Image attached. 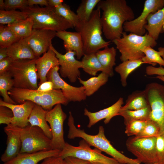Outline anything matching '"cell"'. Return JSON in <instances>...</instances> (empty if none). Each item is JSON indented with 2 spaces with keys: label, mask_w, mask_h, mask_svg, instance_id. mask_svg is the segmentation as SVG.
Segmentation results:
<instances>
[{
  "label": "cell",
  "mask_w": 164,
  "mask_h": 164,
  "mask_svg": "<svg viewBox=\"0 0 164 164\" xmlns=\"http://www.w3.org/2000/svg\"><path fill=\"white\" fill-rule=\"evenodd\" d=\"M56 36L63 40L67 52H73L78 60L84 56L83 43L80 32L62 31L56 32Z\"/></svg>",
  "instance_id": "cell-20"
},
{
  "label": "cell",
  "mask_w": 164,
  "mask_h": 164,
  "mask_svg": "<svg viewBox=\"0 0 164 164\" xmlns=\"http://www.w3.org/2000/svg\"><path fill=\"white\" fill-rule=\"evenodd\" d=\"M100 1V0L81 1L76 11V14L79 21V26L85 23L89 20L94 10V8Z\"/></svg>",
  "instance_id": "cell-30"
},
{
  "label": "cell",
  "mask_w": 164,
  "mask_h": 164,
  "mask_svg": "<svg viewBox=\"0 0 164 164\" xmlns=\"http://www.w3.org/2000/svg\"><path fill=\"white\" fill-rule=\"evenodd\" d=\"M67 124L69 127L67 137L70 139L76 137L82 138L90 146L94 147L111 156L121 164H138L137 159L128 158L116 149L107 139L102 126L99 127L98 132L95 135L86 133L84 130L77 128L74 124V118L71 111L69 112Z\"/></svg>",
  "instance_id": "cell-2"
},
{
  "label": "cell",
  "mask_w": 164,
  "mask_h": 164,
  "mask_svg": "<svg viewBox=\"0 0 164 164\" xmlns=\"http://www.w3.org/2000/svg\"><path fill=\"white\" fill-rule=\"evenodd\" d=\"M145 73L148 75H157L164 76V68L160 66L157 67L149 66L145 68Z\"/></svg>",
  "instance_id": "cell-44"
},
{
  "label": "cell",
  "mask_w": 164,
  "mask_h": 164,
  "mask_svg": "<svg viewBox=\"0 0 164 164\" xmlns=\"http://www.w3.org/2000/svg\"><path fill=\"white\" fill-rule=\"evenodd\" d=\"M158 50L160 55L164 60V47H159Z\"/></svg>",
  "instance_id": "cell-52"
},
{
  "label": "cell",
  "mask_w": 164,
  "mask_h": 164,
  "mask_svg": "<svg viewBox=\"0 0 164 164\" xmlns=\"http://www.w3.org/2000/svg\"><path fill=\"white\" fill-rule=\"evenodd\" d=\"M29 6H32L34 5H39L41 6H48V0H28Z\"/></svg>",
  "instance_id": "cell-49"
},
{
  "label": "cell",
  "mask_w": 164,
  "mask_h": 164,
  "mask_svg": "<svg viewBox=\"0 0 164 164\" xmlns=\"http://www.w3.org/2000/svg\"><path fill=\"white\" fill-rule=\"evenodd\" d=\"M59 66L51 69L47 75V80L53 82V89L60 90L69 102H80L87 98L84 87H76L71 85L64 80L59 75Z\"/></svg>",
  "instance_id": "cell-13"
},
{
  "label": "cell",
  "mask_w": 164,
  "mask_h": 164,
  "mask_svg": "<svg viewBox=\"0 0 164 164\" xmlns=\"http://www.w3.org/2000/svg\"><path fill=\"white\" fill-rule=\"evenodd\" d=\"M150 112L151 108L149 105L144 108L139 110L119 111L118 115L123 117L124 124L126 125L133 121L149 119Z\"/></svg>",
  "instance_id": "cell-32"
},
{
  "label": "cell",
  "mask_w": 164,
  "mask_h": 164,
  "mask_svg": "<svg viewBox=\"0 0 164 164\" xmlns=\"http://www.w3.org/2000/svg\"><path fill=\"white\" fill-rule=\"evenodd\" d=\"M97 6L102 11L101 17L102 32L111 42L122 36L125 22L135 19L133 11L125 0H100Z\"/></svg>",
  "instance_id": "cell-1"
},
{
  "label": "cell",
  "mask_w": 164,
  "mask_h": 164,
  "mask_svg": "<svg viewBox=\"0 0 164 164\" xmlns=\"http://www.w3.org/2000/svg\"><path fill=\"white\" fill-rule=\"evenodd\" d=\"M8 56L7 48L0 47V61Z\"/></svg>",
  "instance_id": "cell-51"
},
{
  "label": "cell",
  "mask_w": 164,
  "mask_h": 164,
  "mask_svg": "<svg viewBox=\"0 0 164 164\" xmlns=\"http://www.w3.org/2000/svg\"><path fill=\"white\" fill-rule=\"evenodd\" d=\"M156 78L164 82V76L158 75L156 76Z\"/></svg>",
  "instance_id": "cell-54"
},
{
  "label": "cell",
  "mask_w": 164,
  "mask_h": 164,
  "mask_svg": "<svg viewBox=\"0 0 164 164\" xmlns=\"http://www.w3.org/2000/svg\"><path fill=\"white\" fill-rule=\"evenodd\" d=\"M121 53L120 59L123 62L128 60H142L145 54L142 51L144 47H153L157 45L156 41L147 33L143 36L134 33L127 34L123 32L122 36L112 41Z\"/></svg>",
  "instance_id": "cell-5"
},
{
  "label": "cell",
  "mask_w": 164,
  "mask_h": 164,
  "mask_svg": "<svg viewBox=\"0 0 164 164\" xmlns=\"http://www.w3.org/2000/svg\"><path fill=\"white\" fill-rule=\"evenodd\" d=\"M0 10H4L5 9L4 1L3 0H0Z\"/></svg>",
  "instance_id": "cell-53"
},
{
  "label": "cell",
  "mask_w": 164,
  "mask_h": 164,
  "mask_svg": "<svg viewBox=\"0 0 164 164\" xmlns=\"http://www.w3.org/2000/svg\"><path fill=\"white\" fill-rule=\"evenodd\" d=\"M7 50L8 56L13 61L37 58L24 39H21L14 43Z\"/></svg>",
  "instance_id": "cell-23"
},
{
  "label": "cell",
  "mask_w": 164,
  "mask_h": 164,
  "mask_svg": "<svg viewBox=\"0 0 164 164\" xmlns=\"http://www.w3.org/2000/svg\"><path fill=\"white\" fill-rule=\"evenodd\" d=\"M4 129L7 136V147L1 157V160L4 163L13 159L19 153L22 143L19 127L11 124L5 127Z\"/></svg>",
  "instance_id": "cell-17"
},
{
  "label": "cell",
  "mask_w": 164,
  "mask_h": 164,
  "mask_svg": "<svg viewBox=\"0 0 164 164\" xmlns=\"http://www.w3.org/2000/svg\"><path fill=\"white\" fill-rule=\"evenodd\" d=\"M64 159L67 164H91L88 161L72 156L67 157Z\"/></svg>",
  "instance_id": "cell-48"
},
{
  "label": "cell",
  "mask_w": 164,
  "mask_h": 164,
  "mask_svg": "<svg viewBox=\"0 0 164 164\" xmlns=\"http://www.w3.org/2000/svg\"><path fill=\"white\" fill-rule=\"evenodd\" d=\"M100 10H94L89 20L75 29L80 33L84 54L96 53L111 44V41L104 40L102 36Z\"/></svg>",
  "instance_id": "cell-4"
},
{
  "label": "cell",
  "mask_w": 164,
  "mask_h": 164,
  "mask_svg": "<svg viewBox=\"0 0 164 164\" xmlns=\"http://www.w3.org/2000/svg\"><path fill=\"white\" fill-rule=\"evenodd\" d=\"M149 105L144 90L137 91L128 96L125 104L122 106L120 111L139 110Z\"/></svg>",
  "instance_id": "cell-27"
},
{
  "label": "cell",
  "mask_w": 164,
  "mask_h": 164,
  "mask_svg": "<svg viewBox=\"0 0 164 164\" xmlns=\"http://www.w3.org/2000/svg\"><path fill=\"white\" fill-rule=\"evenodd\" d=\"M8 94L17 104H21L29 101L47 111L57 104L66 105L69 103L60 90L53 89L49 92H43L13 87Z\"/></svg>",
  "instance_id": "cell-3"
},
{
  "label": "cell",
  "mask_w": 164,
  "mask_h": 164,
  "mask_svg": "<svg viewBox=\"0 0 164 164\" xmlns=\"http://www.w3.org/2000/svg\"><path fill=\"white\" fill-rule=\"evenodd\" d=\"M156 137L135 138L133 136L127 140L126 146L141 163H156Z\"/></svg>",
  "instance_id": "cell-11"
},
{
  "label": "cell",
  "mask_w": 164,
  "mask_h": 164,
  "mask_svg": "<svg viewBox=\"0 0 164 164\" xmlns=\"http://www.w3.org/2000/svg\"><path fill=\"white\" fill-rule=\"evenodd\" d=\"M36 65L38 79L40 80L39 85L47 80V75L51 69L59 66L56 54L50 47L42 57L36 59Z\"/></svg>",
  "instance_id": "cell-21"
},
{
  "label": "cell",
  "mask_w": 164,
  "mask_h": 164,
  "mask_svg": "<svg viewBox=\"0 0 164 164\" xmlns=\"http://www.w3.org/2000/svg\"><path fill=\"white\" fill-rule=\"evenodd\" d=\"M22 146L19 153H29L52 149L51 139L43 130L30 124L19 128Z\"/></svg>",
  "instance_id": "cell-9"
},
{
  "label": "cell",
  "mask_w": 164,
  "mask_h": 164,
  "mask_svg": "<svg viewBox=\"0 0 164 164\" xmlns=\"http://www.w3.org/2000/svg\"><path fill=\"white\" fill-rule=\"evenodd\" d=\"M142 51L145 54L142 59L145 63H148L154 66L157 63L160 66H164V60L160 56L159 52L156 51L150 46L144 47Z\"/></svg>",
  "instance_id": "cell-38"
},
{
  "label": "cell",
  "mask_w": 164,
  "mask_h": 164,
  "mask_svg": "<svg viewBox=\"0 0 164 164\" xmlns=\"http://www.w3.org/2000/svg\"><path fill=\"white\" fill-rule=\"evenodd\" d=\"M56 12L71 24L75 29L79 25V21L76 13L71 10L70 6L65 3L55 8Z\"/></svg>",
  "instance_id": "cell-37"
},
{
  "label": "cell",
  "mask_w": 164,
  "mask_h": 164,
  "mask_svg": "<svg viewBox=\"0 0 164 164\" xmlns=\"http://www.w3.org/2000/svg\"><path fill=\"white\" fill-rule=\"evenodd\" d=\"M40 164H67L64 159L59 156L47 157L43 160Z\"/></svg>",
  "instance_id": "cell-45"
},
{
  "label": "cell",
  "mask_w": 164,
  "mask_h": 164,
  "mask_svg": "<svg viewBox=\"0 0 164 164\" xmlns=\"http://www.w3.org/2000/svg\"><path fill=\"white\" fill-rule=\"evenodd\" d=\"M156 163L164 164V136L162 135L157 137Z\"/></svg>",
  "instance_id": "cell-41"
},
{
  "label": "cell",
  "mask_w": 164,
  "mask_h": 164,
  "mask_svg": "<svg viewBox=\"0 0 164 164\" xmlns=\"http://www.w3.org/2000/svg\"><path fill=\"white\" fill-rule=\"evenodd\" d=\"M141 164H142L141 163ZM157 164L156 163H152V164Z\"/></svg>",
  "instance_id": "cell-57"
},
{
  "label": "cell",
  "mask_w": 164,
  "mask_h": 164,
  "mask_svg": "<svg viewBox=\"0 0 164 164\" xmlns=\"http://www.w3.org/2000/svg\"><path fill=\"white\" fill-rule=\"evenodd\" d=\"M164 24V7L156 12L151 13L147 19V23L145 26L148 34L155 40L159 34L163 32Z\"/></svg>",
  "instance_id": "cell-24"
},
{
  "label": "cell",
  "mask_w": 164,
  "mask_h": 164,
  "mask_svg": "<svg viewBox=\"0 0 164 164\" xmlns=\"http://www.w3.org/2000/svg\"><path fill=\"white\" fill-rule=\"evenodd\" d=\"M37 59L12 61L8 71L13 78V87L30 90L37 89L38 87V77L36 65Z\"/></svg>",
  "instance_id": "cell-7"
},
{
  "label": "cell",
  "mask_w": 164,
  "mask_h": 164,
  "mask_svg": "<svg viewBox=\"0 0 164 164\" xmlns=\"http://www.w3.org/2000/svg\"><path fill=\"white\" fill-rule=\"evenodd\" d=\"M63 2L62 0H48V4L49 6L55 8L62 4Z\"/></svg>",
  "instance_id": "cell-50"
},
{
  "label": "cell",
  "mask_w": 164,
  "mask_h": 164,
  "mask_svg": "<svg viewBox=\"0 0 164 164\" xmlns=\"http://www.w3.org/2000/svg\"><path fill=\"white\" fill-rule=\"evenodd\" d=\"M28 16L24 12L15 10H0V23L2 25L13 24L26 19Z\"/></svg>",
  "instance_id": "cell-35"
},
{
  "label": "cell",
  "mask_w": 164,
  "mask_h": 164,
  "mask_svg": "<svg viewBox=\"0 0 164 164\" xmlns=\"http://www.w3.org/2000/svg\"><path fill=\"white\" fill-rule=\"evenodd\" d=\"M90 146L83 139L80 141L77 146L66 142L58 156L64 159L68 156L75 157L91 164L97 162L103 164H121L113 158L102 154V151L98 149L95 148L92 149Z\"/></svg>",
  "instance_id": "cell-8"
},
{
  "label": "cell",
  "mask_w": 164,
  "mask_h": 164,
  "mask_svg": "<svg viewBox=\"0 0 164 164\" xmlns=\"http://www.w3.org/2000/svg\"><path fill=\"white\" fill-rule=\"evenodd\" d=\"M33 23L31 18L26 19L16 23L7 25L19 39H25L29 36L33 29Z\"/></svg>",
  "instance_id": "cell-33"
},
{
  "label": "cell",
  "mask_w": 164,
  "mask_h": 164,
  "mask_svg": "<svg viewBox=\"0 0 164 164\" xmlns=\"http://www.w3.org/2000/svg\"><path fill=\"white\" fill-rule=\"evenodd\" d=\"M47 111L41 106L35 104L29 118L28 122L32 126H36L40 128L46 135L51 139V130L46 119Z\"/></svg>",
  "instance_id": "cell-25"
},
{
  "label": "cell",
  "mask_w": 164,
  "mask_h": 164,
  "mask_svg": "<svg viewBox=\"0 0 164 164\" xmlns=\"http://www.w3.org/2000/svg\"><path fill=\"white\" fill-rule=\"evenodd\" d=\"M163 30H164V24L163 26Z\"/></svg>",
  "instance_id": "cell-56"
},
{
  "label": "cell",
  "mask_w": 164,
  "mask_h": 164,
  "mask_svg": "<svg viewBox=\"0 0 164 164\" xmlns=\"http://www.w3.org/2000/svg\"><path fill=\"white\" fill-rule=\"evenodd\" d=\"M13 78L7 71L0 74V93L5 102L11 104H17L10 97L8 92L14 87Z\"/></svg>",
  "instance_id": "cell-34"
},
{
  "label": "cell",
  "mask_w": 164,
  "mask_h": 164,
  "mask_svg": "<svg viewBox=\"0 0 164 164\" xmlns=\"http://www.w3.org/2000/svg\"><path fill=\"white\" fill-rule=\"evenodd\" d=\"M53 85L52 82L50 81H47L40 84L36 90L41 92H49L53 90Z\"/></svg>",
  "instance_id": "cell-47"
},
{
  "label": "cell",
  "mask_w": 164,
  "mask_h": 164,
  "mask_svg": "<svg viewBox=\"0 0 164 164\" xmlns=\"http://www.w3.org/2000/svg\"><path fill=\"white\" fill-rule=\"evenodd\" d=\"M143 63H145L142 60H128L122 62L115 67L114 70L119 74L123 87L127 86V80L129 74Z\"/></svg>",
  "instance_id": "cell-29"
},
{
  "label": "cell",
  "mask_w": 164,
  "mask_h": 164,
  "mask_svg": "<svg viewBox=\"0 0 164 164\" xmlns=\"http://www.w3.org/2000/svg\"><path fill=\"white\" fill-rule=\"evenodd\" d=\"M4 3L6 9H20L23 10L29 6L28 0H5Z\"/></svg>",
  "instance_id": "cell-43"
},
{
  "label": "cell",
  "mask_w": 164,
  "mask_h": 164,
  "mask_svg": "<svg viewBox=\"0 0 164 164\" xmlns=\"http://www.w3.org/2000/svg\"><path fill=\"white\" fill-rule=\"evenodd\" d=\"M164 7V0H146L144 3L143 10L137 18L130 21L125 22L123 26L126 32H129L138 35L145 34V26L147 23L149 15L162 9Z\"/></svg>",
  "instance_id": "cell-14"
},
{
  "label": "cell",
  "mask_w": 164,
  "mask_h": 164,
  "mask_svg": "<svg viewBox=\"0 0 164 164\" xmlns=\"http://www.w3.org/2000/svg\"><path fill=\"white\" fill-rule=\"evenodd\" d=\"M96 56L104 70L109 77L114 74L113 67L115 65L116 49L113 47L107 46L96 53Z\"/></svg>",
  "instance_id": "cell-26"
},
{
  "label": "cell",
  "mask_w": 164,
  "mask_h": 164,
  "mask_svg": "<svg viewBox=\"0 0 164 164\" xmlns=\"http://www.w3.org/2000/svg\"><path fill=\"white\" fill-rule=\"evenodd\" d=\"M160 129L158 125L149 119L142 132L137 135L134 136L135 138L151 137H157L160 135Z\"/></svg>",
  "instance_id": "cell-39"
},
{
  "label": "cell",
  "mask_w": 164,
  "mask_h": 164,
  "mask_svg": "<svg viewBox=\"0 0 164 164\" xmlns=\"http://www.w3.org/2000/svg\"><path fill=\"white\" fill-rule=\"evenodd\" d=\"M60 151L51 149L32 153H19L15 158L4 164H37L47 157L58 156Z\"/></svg>",
  "instance_id": "cell-22"
},
{
  "label": "cell",
  "mask_w": 164,
  "mask_h": 164,
  "mask_svg": "<svg viewBox=\"0 0 164 164\" xmlns=\"http://www.w3.org/2000/svg\"><path fill=\"white\" fill-rule=\"evenodd\" d=\"M81 61L83 65V70L91 75L95 76L99 71L105 73L96 53L84 54Z\"/></svg>",
  "instance_id": "cell-31"
},
{
  "label": "cell",
  "mask_w": 164,
  "mask_h": 164,
  "mask_svg": "<svg viewBox=\"0 0 164 164\" xmlns=\"http://www.w3.org/2000/svg\"><path fill=\"white\" fill-rule=\"evenodd\" d=\"M12 61L9 56L0 61V74L8 71Z\"/></svg>",
  "instance_id": "cell-46"
},
{
  "label": "cell",
  "mask_w": 164,
  "mask_h": 164,
  "mask_svg": "<svg viewBox=\"0 0 164 164\" xmlns=\"http://www.w3.org/2000/svg\"><path fill=\"white\" fill-rule=\"evenodd\" d=\"M50 47L54 51L58 58L59 66V72L61 76L67 78L71 83H75L80 75L79 69L83 68L82 61L75 57V53L73 51L66 52L64 54L59 52L51 44Z\"/></svg>",
  "instance_id": "cell-15"
},
{
  "label": "cell",
  "mask_w": 164,
  "mask_h": 164,
  "mask_svg": "<svg viewBox=\"0 0 164 164\" xmlns=\"http://www.w3.org/2000/svg\"><path fill=\"white\" fill-rule=\"evenodd\" d=\"M35 104L29 101H26L21 104H11L0 99V106L9 108L13 113V117L11 124L19 128L24 127L29 125V118Z\"/></svg>",
  "instance_id": "cell-18"
},
{
  "label": "cell",
  "mask_w": 164,
  "mask_h": 164,
  "mask_svg": "<svg viewBox=\"0 0 164 164\" xmlns=\"http://www.w3.org/2000/svg\"><path fill=\"white\" fill-rule=\"evenodd\" d=\"M22 11L32 19L33 29L58 32L74 28L71 24L56 13L54 7L49 6L45 7L28 6Z\"/></svg>",
  "instance_id": "cell-6"
},
{
  "label": "cell",
  "mask_w": 164,
  "mask_h": 164,
  "mask_svg": "<svg viewBox=\"0 0 164 164\" xmlns=\"http://www.w3.org/2000/svg\"><path fill=\"white\" fill-rule=\"evenodd\" d=\"M91 164H103L100 163H97H97H91Z\"/></svg>",
  "instance_id": "cell-55"
},
{
  "label": "cell",
  "mask_w": 164,
  "mask_h": 164,
  "mask_svg": "<svg viewBox=\"0 0 164 164\" xmlns=\"http://www.w3.org/2000/svg\"><path fill=\"white\" fill-rule=\"evenodd\" d=\"M144 90L151 108L149 118L159 126L160 135L164 136V85L152 82Z\"/></svg>",
  "instance_id": "cell-10"
},
{
  "label": "cell",
  "mask_w": 164,
  "mask_h": 164,
  "mask_svg": "<svg viewBox=\"0 0 164 164\" xmlns=\"http://www.w3.org/2000/svg\"><path fill=\"white\" fill-rule=\"evenodd\" d=\"M66 118L67 115L63 110L60 104L56 105L46 113V120L49 124L52 132V149L61 150L64 146L66 142L63 137V124Z\"/></svg>",
  "instance_id": "cell-12"
},
{
  "label": "cell",
  "mask_w": 164,
  "mask_h": 164,
  "mask_svg": "<svg viewBox=\"0 0 164 164\" xmlns=\"http://www.w3.org/2000/svg\"><path fill=\"white\" fill-rule=\"evenodd\" d=\"M20 39L7 26L0 25V47L7 48Z\"/></svg>",
  "instance_id": "cell-36"
},
{
  "label": "cell",
  "mask_w": 164,
  "mask_h": 164,
  "mask_svg": "<svg viewBox=\"0 0 164 164\" xmlns=\"http://www.w3.org/2000/svg\"><path fill=\"white\" fill-rule=\"evenodd\" d=\"M13 117L12 110L9 108L0 106V124L9 125Z\"/></svg>",
  "instance_id": "cell-42"
},
{
  "label": "cell",
  "mask_w": 164,
  "mask_h": 164,
  "mask_svg": "<svg viewBox=\"0 0 164 164\" xmlns=\"http://www.w3.org/2000/svg\"><path fill=\"white\" fill-rule=\"evenodd\" d=\"M56 32L48 29H33L30 35L24 39L38 58L49 50L52 39L56 36Z\"/></svg>",
  "instance_id": "cell-16"
},
{
  "label": "cell",
  "mask_w": 164,
  "mask_h": 164,
  "mask_svg": "<svg viewBox=\"0 0 164 164\" xmlns=\"http://www.w3.org/2000/svg\"><path fill=\"white\" fill-rule=\"evenodd\" d=\"M123 103V99L121 97L110 106L96 112H91L85 108L84 110V114L87 116L89 119L87 127L91 128L103 119H104V122L105 124H108L113 117L118 116V113Z\"/></svg>",
  "instance_id": "cell-19"
},
{
  "label": "cell",
  "mask_w": 164,
  "mask_h": 164,
  "mask_svg": "<svg viewBox=\"0 0 164 164\" xmlns=\"http://www.w3.org/2000/svg\"><path fill=\"white\" fill-rule=\"evenodd\" d=\"M148 119L139 120L132 121L125 125V132L128 136H136L142 130Z\"/></svg>",
  "instance_id": "cell-40"
},
{
  "label": "cell",
  "mask_w": 164,
  "mask_h": 164,
  "mask_svg": "<svg viewBox=\"0 0 164 164\" xmlns=\"http://www.w3.org/2000/svg\"><path fill=\"white\" fill-rule=\"evenodd\" d=\"M109 77L107 74L101 72L97 76L91 77L86 80H82L80 77L78 79L84 87L86 96L88 97L93 95L101 87L105 84Z\"/></svg>",
  "instance_id": "cell-28"
}]
</instances>
